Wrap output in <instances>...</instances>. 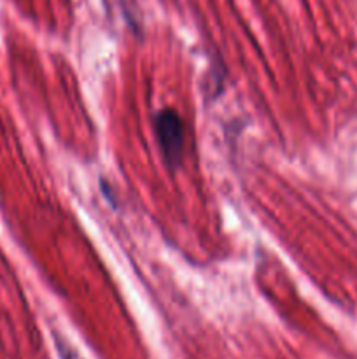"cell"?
I'll return each instance as SVG.
<instances>
[{"instance_id": "1", "label": "cell", "mask_w": 357, "mask_h": 359, "mask_svg": "<svg viewBox=\"0 0 357 359\" xmlns=\"http://www.w3.org/2000/svg\"><path fill=\"white\" fill-rule=\"evenodd\" d=\"M154 128H156L158 142H160L164 161L170 168H177L182 161V154H184V123L178 118L177 112L172 109H164V111L158 112L154 118Z\"/></svg>"}]
</instances>
